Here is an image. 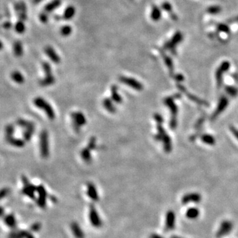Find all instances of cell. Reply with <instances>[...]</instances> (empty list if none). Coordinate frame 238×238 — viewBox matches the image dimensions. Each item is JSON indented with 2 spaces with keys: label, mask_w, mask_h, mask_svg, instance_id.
<instances>
[{
  "label": "cell",
  "mask_w": 238,
  "mask_h": 238,
  "mask_svg": "<svg viewBox=\"0 0 238 238\" xmlns=\"http://www.w3.org/2000/svg\"><path fill=\"white\" fill-rule=\"evenodd\" d=\"M42 0H33V1L35 3V4H37V3H39V2H41V1H42Z\"/></svg>",
  "instance_id": "43"
},
{
  "label": "cell",
  "mask_w": 238,
  "mask_h": 238,
  "mask_svg": "<svg viewBox=\"0 0 238 238\" xmlns=\"http://www.w3.org/2000/svg\"><path fill=\"white\" fill-rule=\"evenodd\" d=\"M165 60L167 65H168L169 68L171 70L172 69V62L171 61V60H170L168 57H167V56H165Z\"/></svg>",
  "instance_id": "38"
},
{
  "label": "cell",
  "mask_w": 238,
  "mask_h": 238,
  "mask_svg": "<svg viewBox=\"0 0 238 238\" xmlns=\"http://www.w3.org/2000/svg\"><path fill=\"white\" fill-rule=\"evenodd\" d=\"M54 77L52 75H47L43 79H42L40 83L42 86H49L54 83Z\"/></svg>",
  "instance_id": "21"
},
{
  "label": "cell",
  "mask_w": 238,
  "mask_h": 238,
  "mask_svg": "<svg viewBox=\"0 0 238 238\" xmlns=\"http://www.w3.org/2000/svg\"><path fill=\"white\" fill-rule=\"evenodd\" d=\"M42 67H43L44 73H46V76L52 75L51 66H50V64L49 63H47V62H44L43 64H42Z\"/></svg>",
  "instance_id": "31"
},
{
  "label": "cell",
  "mask_w": 238,
  "mask_h": 238,
  "mask_svg": "<svg viewBox=\"0 0 238 238\" xmlns=\"http://www.w3.org/2000/svg\"><path fill=\"white\" fill-rule=\"evenodd\" d=\"M22 181L24 184V187L22 190V193L29 197L31 199L35 198V192L36 191V187L33 185H31L28 181V178L25 176H22Z\"/></svg>",
  "instance_id": "3"
},
{
  "label": "cell",
  "mask_w": 238,
  "mask_h": 238,
  "mask_svg": "<svg viewBox=\"0 0 238 238\" xmlns=\"http://www.w3.org/2000/svg\"><path fill=\"white\" fill-rule=\"evenodd\" d=\"M120 81L121 82H123V83L126 84V86L132 87V88L137 91H140L143 88V86L141 83H140L138 81L136 80L134 78L123 76V77L120 78Z\"/></svg>",
  "instance_id": "6"
},
{
  "label": "cell",
  "mask_w": 238,
  "mask_h": 238,
  "mask_svg": "<svg viewBox=\"0 0 238 238\" xmlns=\"http://www.w3.org/2000/svg\"><path fill=\"white\" fill-rule=\"evenodd\" d=\"M91 149L89 148L88 147L84 148L81 151V157L83 158V160L85 161H86V162H89V161H91Z\"/></svg>",
  "instance_id": "23"
},
{
  "label": "cell",
  "mask_w": 238,
  "mask_h": 238,
  "mask_svg": "<svg viewBox=\"0 0 238 238\" xmlns=\"http://www.w3.org/2000/svg\"><path fill=\"white\" fill-rule=\"evenodd\" d=\"M14 131H15V128L12 124H8L5 126V136H13Z\"/></svg>",
  "instance_id": "28"
},
{
  "label": "cell",
  "mask_w": 238,
  "mask_h": 238,
  "mask_svg": "<svg viewBox=\"0 0 238 238\" xmlns=\"http://www.w3.org/2000/svg\"><path fill=\"white\" fill-rule=\"evenodd\" d=\"M229 66V62H223V63L222 64V66H220V68L218 69L216 72V79L218 81V87L221 86V83H222V77L223 73L226 72V70H228Z\"/></svg>",
  "instance_id": "9"
},
{
  "label": "cell",
  "mask_w": 238,
  "mask_h": 238,
  "mask_svg": "<svg viewBox=\"0 0 238 238\" xmlns=\"http://www.w3.org/2000/svg\"><path fill=\"white\" fill-rule=\"evenodd\" d=\"M2 49H3V44H2V42L0 41V50H1Z\"/></svg>",
  "instance_id": "44"
},
{
  "label": "cell",
  "mask_w": 238,
  "mask_h": 238,
  "mask_svg": "<svg viewBox=\"0 0 238 238\" xmlns=\"http://www.w3.org/2000/svg\"><path fill=\"white\" fill-rule=\"evenodd\" d=\"M161 17V11L159 8L156 6H154L153 7L152 13H151V18L152 20L155 21H158Z\"/></svg>",
  "instance_id": "25"
},
{
  "label": "cell",
  "mask_w": 238,
  "mask_h": 238,
  "mask_svg": "<svg viewBox=\"0 0 238 238\" xmlns=\"http://www.w3.org/2000/svg\"><path fill=\"white\" fill-rule=\"evenodd\" d=\"M41 228V225L40 223H34V224L31 226V230L33 231H38Z\"/></svg>",
  "instance_id": "35"
},
{
  "label": "cell",
  "mask_w": 238,
  "mask_h": 238,
  "mask_svg": "<svg viewBox=\"0 0 238 238\" xmlns=\"http://www.w3.org/2000/svg\"><path fill=\"white\" fill-rule=\"evenodd\" d=\"M25 238H35L33 236V234H31L30 232H28L25 231Z\"/></svg>",
  "instance_id": "39"
},
{
  "label": "cell",
  "mask_w": 238,
  "mask_h": 238,
  "mask_svg": "<svg viewBox=\"0 0 238 238\" xmlns=\"http://www.w3.org/2000/svg\"><path fill=\"white\" fill-rule=\"evenodd\" d=\"M5 140L9 143L10 145L17 147V148H22L25 146V141L16 138H14L13 136H5Z\"/></svg>",
  "instance_id": "11"
},
{
  "label": "cell",
  "mask_w": 238,
  "mask_h": 238,
  "mask_svg": "<svg viewBox=\"0 0 238 238\" xmlns=\"http://www.w3.org/2000/svg\"><path fill=\"white\" fill-rule=\"evenodd\" d=\"M4 222L8 227L10 228H15L17 225V221L15 217L13 214L7 215L4 217Z\"/></svg>",
  "instance_id": "16"
},
{
  "label": "cell",
  "mask_w": 238,
  "mask_h": 238,
  "mask_svg": "<svg viewBox=\"0 0 238 238\" xmlns=\"http://www.w3.org/2000/svg\"><path fill=\"white\" fill-rule=\"evenodd\" d=\"M72 32V29L70 25H64V26L61 28L60 30L61 35L64 36H69L70 35H71Z\"/></svg>",
  "instance_id": "26"
},
{
  "label": "cell",
  "mask_w": 238,
  "mask_h": 238,
  "mask_svg": "<svg viewBox=\"0 0 238 238\" xmlns=\"http://www.w3.org/2000/svg\"><path fill=\"white\" fill-rule=\"evenodd\" d=\"M150 238H162V237H161L160 236H157V235H155V234H153V235H152V236L150 237Z\"/></svg>",
  "instance_id": "42"
},
{
  "label": "cell",
  "mask_w": 238,
  "mask_h": 238,
  "mask_svg": "<svg viewBox=\"0 0 238 238\" xmlns=\"http://www.w3.org/2000/svg\"><path fill=\"white\" fill-rule=\"evenodd\" d=\"M231 131L233 132V133L234 134V135L236 136V137L238 139V131H237V130H236V129L234 128H231Z\"/></svg>",
  "instance_id": "40"
},
{
  "label": "cell",
  "mask_w": 238,
  "mask_h": 238,
  "mask_svg": "<svg viewBox=\"0 0 238 238\" xmlns=\"http://www.w3.org/2000/svg\"><path fill=\"white\" fill-rule=\"evenodd\" d=\"M25 131L23 133V137L25 140L29 141L35 131V124L32 122L30 121L29 124L24 128Z\"/></svg>",
  "instance_id": "13"
},
{
  "label": "cell",
  "mask_w": 238,
  "mask_h": 238,
  "mask_svg": "<svg viewBox=\"0 0 238 238\" xmlns=\"http://www.w3.org/2000/svg\"><path fill=\"white\" fill-rule=\"evenodd\" d=\"M219 11H220V8L218 7H211L208 9L209 12H210L212 13H216L218 12H219Z\"/></svg>",
  "instance_id": "37"
},
{
  "label": "cell",
  "mask_w": 238,
  "mask_h": 238,
  "mask_svg": "<svg viewBox=\"0 0 238 238\" xmlns=\"http://www.w3.org/2000/svg\"><path fill=\"white\" fill-rule=\"evenodd\" d=\"M162 7L163 9H165L167 11H171V4H169L168 2H165L162 4Z\"/></svg>",
  "instance_id": "36"
},
{
  "label": "cell",
  "mask_w": 238,
  "mask_h": 238,
  "mask_svg": "<svg viewBox=\"0 0 238 238\" xmlns=\"http://www.w3.org/2000/svg\"><path fill=\"white\" fill-rule=\"evenodd\" d=\"M45 52H46L47 56H49V57L50 58L51 60L53 62H54V63L58 64L60 62V56L56 54V51L51 46H47L46 48V49H45Z\"/></svg>",
  "instance_id": "10"
},
{
  "label": "cell",
  "mask_w": 238,
  "mask_h": 238,
  "mask_svg": "<svg viewBox=\"0 0 238 238\" xmlns=\"http://www.w3.org/2000/svg\"><path fill=\"white\" fill-rule=\"evenodd\" d=\"M13 52L14 54H15V55L16 56H17V57H20V56H21L22 55L23 49H22V45L21 44V42L17 41L14 44Z\"/></svg>",
  "instance_id": "20"
},
{
  "label": "cell",
  "mask_w": 238,
  "mask_h": 238,
  "mask_svg": "<svg viewBox=\"0 0 238 238\" xmlns=\"http://www.w3.org/2000/svg\"><path fill=\"white\" fill-rule=\"evenodd\" d=\"M202 140L204 142H205L206 144H210V145H212V144H214L215 142V140L214 139V138L210 135L202 136Z\"/></svg>",
  "instance_id": "29"
},
{
  "label": "cell",
  "mask_w": 238,
  "mask_h": 238,
  "mask_svg": "<svg viewBox=\"0 0 238 238\" xmlns=\"http://www.w3.org/2000/svg\"><path fill=\"white\" fill-rule=\"evenodd\" d=\"M34 104H35L36 107H38L40 109L44 110V112L46 113L50 120H53L55 118V113L54 111V109L50 106V104L47 103L44 99L41 97H37L34 100Z\"/></svg>",
  "instance_id": "1"
},
{
  "label": "cell",
  "mask_w": 238,
  "mask_h": 238,
  "mask_svg": "<svg viewBox=\"0 0 238 238\" xmlns=\"http://www.w3.org/2000/svg\"><path fill=\"white\" fill-rule=\"evenodd\" d=\"M40 151L41 156L46 158L49 155V134L46 130L42 131L40 135Z\"/></svg>",
  "instance_id": "2"
},
{
  "label": "cell",
  "mask_w": 238,
  "mask_h": 238,
  "mask_svg": "<svg viewBox=\"0 0 238 238\" xmlns=\"http://www.w3.org/2000/svg\"><path fill=\"white\" fill-rule=\"evenodd\" d=\"M15 30L19 33H23L25 30V27L23 22L21 21L18 22L15 25Z\"/></svg>",
  "instance_id": "30"
},
{
  "label": "cell",
  "mask_w": 238,
  "mask_h": 238,
  "mask_svg": "<svg viewBox=\"0 0 238 238\" xmlns=\"http://www.w3.org/2000/svg\"><path fill=\"white\" fill-rule=\"evenodd\" d=\"M226 91L231 96H236L237 93V89L233 88V87H226Z\"/></svg>",
  "instance_id": "33"
},
{
  "label": "cell",
  "mask_w": 238,
  "mask_h": 238,
  "mask_svg": "<svg viewBox=\"0 0 238 238\" xmlns=\"http://www.w3.org/2000/svg\"><path fill=\"white\" fill-rule=\"evenodd\" d=\"M4 214V210L3 208H1V206H0V217L2 216Z\"/></svg>",
  "instance_id": "41"
},
{
  "label": "cell",
  "mask_w": 238,
  "mask_h": 238,
  "mask_svg": "<svg viewBox=\"0 0 238 238\" xmlns=\"http://www.w3.org/2000/svg\"><path fill=\"white\" fill-rule=\"evenodd\" d=\"M72 122L73 124V127H74L76 131L80 129L82 126L86 123V119L84 115L80 112H73L72 114Z\"/></svg>",
  "instance_id": "4"
},
{
  "label": "cell",
  "mask_w": 238,
  "mask_h": 238,
  "mask_svg": "<svg viewBox=\"0 0 238 238\" xmlns=\"http://www.w3.org/2000/svg\"><path fill=\"white\" fill-rule=\"evenodd\" d=\"M103 106L109 112L114 113L115 112V108L112 103V101H110L109 99H105L103 101Z\"/></svg>",
  "instance_id": "22"
},
{
  "label": "cell",
  "mask_w": 238,
  "mask_h": 238,
  "mask_svg": "<svg viewBox=\"0 0 238 238\" xmlns=\"http://www.w3.org/2000/svg\"><path fill=\"white\" fill-rule=\"evenodd\" d=\"M61 4V0H53L52 1L47 4L44 7V10L46 13L52 12L56 8L58 7Z\"/></svg>",
  "instance_id": "17"
},
{
  "label": "cell",
  "mask_w": 238,
  "mask_h": 238,
  "mask_svg": "<svg viewBox=\"0 0 238 238\" xmlns=\"http://www.w3.org/2000/svg\"><path fill=\"white\" fill-rule=\"evenodd\" d=\"M9 189L7 188H4L0 190V200L6 197L9 194Z\"/></svg>",
  "instance_id": "32"
},
{
  "label": "cell",
  "mask_w": 238,
  "mask_h": 238,
  "mask_svg": "<svg viewBox=\"0 0 238 238\" xmlns=\"http://www.w3.org/2000/svg\"><path fill=\"white\" fill-rule=\"evenodd\" d=\"M165 103L169 107V109L171 110L173 118L171 119V123H170V125H171L172 128H175V126H176V123H177L176 118H175V117H176L177 112V107H176V105H175V104L174 103L173 99L170 97H168L165 99Z\"/></svg>",
  "instance_id": "7"
},
{
  "label": "cell",
  "mask_w": 238,
  "mask_h": 238,
  "mask_svg": "<svg viewBox=\"0 0 238 238\" xmlns=\"http://www.w3.org/2000/svg\"><path fill=\"white\" fill-rule=\"evenodd\" d=\"M111 94H112V99L115 101L117 103H119L122 101V98L120 95H119L118 93L117 87L115 86H112L111 88Z\"/></svg>",
  "instance_id": "24"
},
{
  "label": "cell",
  "mask_w": 238,
  "mask_h": 238,
  "mask_svg": "<svg viewBox=\"0 0 238 238\" xmlns=\"http://www.w3.org/2000/svg\"><path fill=\"white\" fill-rule=\"evenodd\" d=\"M89 220L91 224L95 228H100L102 225V222L99 217L97 210L93 205L89 207Z\"/></svg>",
  "instance_id": "5"
},
{
  "label": "cell",
  "mask_w": 238,
  "mask_h": 238,
  "mask_svg": "<svg viewBox=\"0 0 238 238\" xmlns=\"http://www.w3.org/2000/svg\"><path fill=\"white\" fill-rule=\"evenodd\" d=\"M71 229H72V233L75 238H84L83 232L78 223L72 222L71 224Z\"/></svg>",
  "instance_id": "15"
},
{
  "label": "cell",
  "mask_w": 238,
  "mask_h": 238,
  "mask_svg": "<svg viewBox=\"0 0 238 238\" xmlns=\"http://www.w3.org/2000/svg\"><path fill=\"white\" fill-rule=\"evenodd\" d=\"M87 194L89 197L93 201H97L99 200L98 192L97 191L95 186L92 183H89L87 185Z\"/></svg>",
  "instance_id": "12"
},
{
  "label": "cell",
  "mask_w": 238,
  "mask_h": 238,
  "mask_svg": "<svg viewBox=\"0 0 238 238\" xmlns=\"http://www.w3.org/2000/svg\"><path fill=\"white\" fill-rule=\"evenodd\" d=\"M36 191L38 193V198L37 200L38 205L41 208H44L46 205L47 192L46 189H44L43 186L40 185L38 187H36Z\"/></svg>",
  "instance_id": "8"
},
{
  "label": "cell",
  "mask_w": 238,
  "mask_h": 238,
  "mask_svg": "<svg viewBox=\"0 0 238 238\" xmlns=\"http://www.w3.org/2000/svg\"><path fill=\"white\" fill-rule=\"evenodd\" d=\"M25 231H17L10 234L9 238H25Z\"/></svg>",
  "instance_id": "27"
},
{
  "label": "cell",
  "mask_w": 238,
  "mask_h": 238,
  "mask_svg": "<svg viewBox=\"0 0 238 238\" xmlns=\"http://www.w3.org/2000/svg\"><path fill=\"white\" fill-rule=\"evenodd\" d=\"M75 13V7L72 6V5H70V6L67 7L66 9V10H65L64 13L63 17L64 19H66V20L71 19L73 16H74Z\"/></svg>",
  "instance_id": "19"
},
{
  "label": "cell",
  "mask_w": 238,
  "mask_h": 238,
  "mask_svg": "<svg viewBox=\"0 0 238 238\" xmlns=\"http://www.w3.org/2000/svg\"><path fill=\"white\" fill-rule=\"evenodd\" d=\"M11 77L12 78L13 80L17 83L21 84L25 81L24 76L22 75L21 72H18V71H15V72H12L11 75Z\"/></svg>",
  "instance_id": "18"
},
{
  "label": "cell",
  "mask_w": 238,
  "mask_h": 238,
  "mask_svg": "<svg viewBox=\"0 0 238 238\" xmlns=\"http://www.w3.org/2000/svg\"><path fill=\"white\" fill-rule=\"evenodd\" d=\"M40 20L42 22H44V23H46L48 22V20H49V17L46 15L45 13H42L40 15Z\"/></svg>",
  "instance_id": "34"
},
{
  "label": "cell",
  "mask_w": 238,
  "mask_h": 238,
  "mask_svg": "<svg viewBox=\"0 0 238 238\" xmlns=\"http://www.w3.org/2000/svg\"><path fill=\"white\" fill-rule=\"evenodd\" d=\"M228 103V99H226V97H223L221 98L220 101V103L219 104H218V107L217 109L216 110V111L214 113L213 115V117H212V118L214 119L215 118H216L217 116L220 114L221 112H222L223 110L225 109V108L227 106V104Z\"/></svg>",
  "instance_id": "14"
}]
</instances>
